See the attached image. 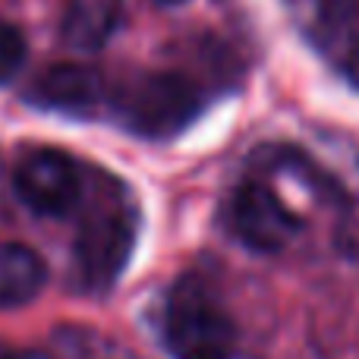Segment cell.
I'll return each mask as SVG.
<instances>
[{
  "label": "cell",
  "instance_id": "obj_1",
  "mask_svg": "<svg viewBox=\"0 0 359 359\" xmlns=\"http://www.w3.org/2000/svg\"><path fill=\"white\" fill-rule=\"evenodd\" d=\"M114 117L130 133L164 139L186 130L202 111L196 86L177 73H142L107 95Z\"/></svg>",
  "mask_w": 359,
  "mask_h": 359
},
{
  "label": "cell",
  "instance_id": "obj_2",
  "mask_svg": "<svg viewBox=\"0 0 359 359\" xmlns=\"http://www.w3.org/2000/svg\"><path fill=\"white\" fill-rule=\"evenodd\" d=\"M164 344L174 359H233V322L202 297H180L164 318Z\"/></svg>",
  "mask_w": 359,
  "mask_h": 359
},
{
  "label": "cell",
  "instance_id": "obj_3",
  "mask_svg": "<svg viewBox=\"0 0 359 359\" xmlns=\"http://www.w3.org/2000/svg\"><path fill=\"white\" fill-rule=\"evenodd\" d=\"M133 230L123 211L98 208L82 221L76 236V271L88 290H104L120 278L133 252Z\"/></svg>",
  "mask_w": 359,
  "mask_h": 359
},
{
  "label": "cell",
  "instance_id": "obj_4",
  "mask_svg": "<svg viewBox=\"0 0 359 359\" xmlns=\"http://www.w3.org/2000/svg\"><path fill=\"white\" fill-rule=\"evenodd\" d=\"M16 192L38 215H67L82 192L79 168L63 151L41 149L32 151L16 168Z\"/></svg>",
  "mask_w": 359,
  "mask_h": 359
},
{
  "label": "cell",
  "instance_id": "obj_5",
  "mask_svg": "<svg viewBox=\"0 0 359 359\" xmlns=\"http://www.w3.org/2000/svg\"><path fill=\"white\" fill-rule=\"evenodd\" d=\"M230 227L255 252H280L299 224L265 183H246L230 202Z\"/></svg>",
  "mask_w": 359,
  "mask_h": 359
},
{
  "label": "cell",
  "instance_id": "obj_6",
  "mask_svg": "<svg viewBox=\"0 0 359 359\" xmlns=\"http://www.w3.org/2000/svg\"><path fill=\"white\" fill-rule=\"evenodd\" d=\"M107 95L111 92H107L104 76L82 63H57L44 69L32 88L35 104L63 114H92L95 107H104Z\"/></svg>",
  "mask_w": 359,
  "mask_h": 359
},
{
  "label": "cell",
  "instance_id": "obj_7",
  "mask_svg": "<svg viewBox=\"0 0 359 359\" xmlns=\"http://www.w3.org/2000/svg\"><path fill=\"white\" fill-rule=\"evenodd\" d=\"M123 22V0H67L63 10V41L79 54L101 50Z\"/></svg>",
  "mask_w": 359,
  "mask_h": 359
},
{
  "label": "cell",
  "instance_id": "obj_8",
  "mask_svg": "<svg viewBox=\"0 0 359 359\" xmlns=\"http://www.w3.org/2000/svg\"><path fill=\"white\" fill-rule=\"evenodd\" d=\"M48 284L41 255L25 243H0V309L29 306Z\"/></svg>",
  "mask_w": 359,
  "mask_h": 359
},
{
  "label": "cell",
  "instance_id": "obj_9",
  "mask_svg": "<svg viewBox=\"0 0 359 359\" xmlns=\"http://www.w3.org/2000/svg\"><path fill=\"white\" fill-rule=\"evenodd\" d=\"M25 63V38L16 25L0 22V86L10 82Z\"/></svg>",
  "mask_w": 359,
  "mask_h": 359
},
{
  "label": "cell",
  "instance_id": "obj_10",
  "mask_svg": "<svg viewBox=\"0 0 359 359\" xmlns=\"http://www.w3.org/2000/svg\"><path fill=\"white\" fill-rule=\"evenodd\" d=\"M0 359H41V356L29 353L22 347H13V344H0Z\"/></svg>",
  "mask_w": 359,
  "mask_h": 359
},
{
  "label": "cell",
  "instance_id": "obj_11",
  "mask_svg": "<svg viewBox=\"0 0 359 359\" xmlns=\"http://www.w3.org/2000/svg\"><path fill=\"white\" fill-rule=\"evenodd\" d=\"M155 4H161V6H180V4H186V0H155Z\"/></svg>",
  "mask_w": 359,
  "mask_h": 359
}]
</instances>
